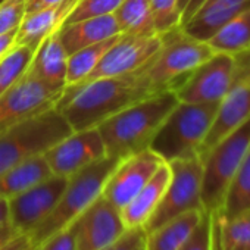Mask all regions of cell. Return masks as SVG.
<instances>
[{
    "label": "cell",
    "instance_id": "obj_5",
    "mask_svg": "<svg viewBox=\"0 0 250 250\" xmlns=\"http://www.w3.org/2000/svg\"><path fill=\"white\" fill-rule=\"evenodd\" d=\"M159 37L162 46L145 68L152 94L175 91L200 63L215 53L206 42L187 36L181 27Z\"/></svg>",
    "mask_w": 250,
    "mask_h": 250
},
{
    "label": "cell",
    "instance_id": "obj_41",
    "mask_svg": "<svg viewBox=\"0 0 250 250\" xmlns=\"http://www.w3.org/2000/svg\"><path fill=\"white\" fill-rule=\"evenodd\" d=\"M9 224V206L8 199L0 197V227Z\"/></svg>",
    "mask_w": 250,
    "mask_h": 250
},
{
    "label": "cell",
    "instance_id": "obj_10",
    "mask_svg": "<svg viewBox=\"0 0 250 250\" xmlns=\"http://www.w3.org/2000/svg\"><path fill=\"white\" fill-rule=\"evenodd\" d=\"M65 87L22 75L3 96H0V134L14 125L37 116L56 106Z\"/></svg>",
    "mask_w": 250,
    "mask_h": 250
},
{
    "label": "cell",
    "instance_id": "obj_8",
    "mask_svg": "<svg viewBox=\"0 0 250 250\" xmlns=\"http://www.w3.org/2000/svg\"><path fill=\"white\" fill-rule=\"evenodd\" d=\"M171 178L164 197L145 225L149 232L167 221L190 210L203 209L202 205V159L199 156L168 162Z\"/></svg>",
    "mask_w": 250,
    "mask_h": 250
},
{
    "label": "cell",
    "instance_id": "obj_15",
    "mask_svg": "<svg viewBox=\"0 0 250 250\" xmlns=\"http://www.w3.org/2000/svg\"><path fill=\"white\" fill-rule=\"evenodd\" d=\"M44 158L53 175L69 178L83 168L106 158L104 143L97 128L72 131L50 147Z\"/></svg>",
    "mask_w": 250,
    "mask_h": 250
},
{
    "label": "cell",
    "instance_id": "obj_3",
    "mask_svg": "<svg viewBox=\"0 0 250 250\" xmlns=\"http://www.w3.org/2000/svg\"><path fill=\"white\" fill-rule=\"evenodd\" d=\"M218 103L178 102L153 136L149 149L164 162L199 156Z\"/></svg>",
    "mask_w": 250,
    "mask_h": 250
},
{
    "label": "cell",
    "instance_id": "obj_40",
    "mask_svg": "<svg viewBox=\"0 0 250 250\" xmlns=\"http://www.w3.org/2000/svg\"><path fill=\"white\" fill-rule=\"evenodd\" d=\"M205 2H206V0H190L188 5L186 6V9L183 11V15H181V25H184V24L197 12V9H199Z\"/></svg>",
    "mask_w": 250,
    "mask_h": 250
},
{
    "label": "cell",
    "instance_id": "obj_43",
    "mask_svg": "<svg viewBox=\"0 0 250 250\" xmlns=\"http://www.w3.org/2000/svg\"><path fill=\"white\" fill-rule=\"evenodd\" d=\"M3 2H5V0H0V5H2V3H3Z\"/></svg>",
    "mask_w": 250,
    "mask_h": 250
},
{
    "label": "cell",
    "instance_id": "obj_22",
    "mask_svg": "<svg viewBox=\"0 0 250 250\" xmlns=\"http://www.w3.org/2000/svg\"><path fill=\"white\" fill-rule=\"evenodd\" d=\"M203 213L205 209L190 210L146 232L145 250H180L194 232Z\"/></svg>",
    "mask_w": 250,
    "mask_h": 250
},
{
    "label": "cell",
    "instance_id": "obj_17",
    "mask_svg": "<svg viewBox=\"0 0 250 250\" xmlns=\"http://www.w3.org/2000/svg\"><path fill=\"white\" fill-rule=\"evenodd\" d=\"M247 8L250 0H206L181 28L187 36L208 42L227 21Z\"/></svg>",
    "mask_w": 250,
    "mask_h": 250
},
{
    "label": "cell",
    "instance_id": "obj_34",
    "mask_svg": "<svg viewBox=\"0 0 250 250\" xmlns=\"http://www.w3.org/2000/svg\"><path fill=\"white\" fill-rule=\"evenodd\" d=\"M36 250H77V225L75 221L59 232L50 235Z\"/></svg>",
    "mask_w": 250,
    "mask_h": 250
},
{
    "label": "cell",
    "instance_id": "obj_1",
    "mask_svg": "<svg viewBox=\"0 0 250 250\" xmlns=\"http://www.w3.org/2000/svg\"><path fill=\"white\" fill-rule=\"evenodd\" d=\"M146 65L127 75L99 78L80 87H65L55 109L65 116L72 131L97 128L115 113L153 96L145 77Z\"/></svg>",
    "mask_w": 250,
    "mask_h": 250
},
{
    "label": "cell",
    "instance_id": "obj_39",
    "mask_svg": "<svg viewBox=\"0 0 250 250\" xmlns=\"http://www.w3.org/2000/svg\"><path fill=\"white\" fill-rule=\"evenodd\" d=\"M18 234H22V232H18L11 224L0 227V249H2L5 244H8L12 238H15Z\"/></svg>",
    "mask_w": 250,
    "mask_h": 250
},
{
    "label": "cell",
    "instance_id": "obj_23",
    "mask_svg": "<svg viewBox=\"0 0 250 250\" xmlns=\"http://www.w3.org/2000/svg\"><path fill=\"white\" fill-rule=\"evenodd\" d=\"M50 175L53 174L44 155L25 159L0 174V197L11 199L44 181Z\"/></svg>",
    "mask_w": 250,
    "mask_h": 250
},
{
    "label": "cell",
    "instance_id": "obj_27",
    "mask_svg": "<svg viewBox=\"0 0 250 250\" xmlns=\"http://www.w3.org/2000/svg\"><path fill=\"white\" fill-rule=\"evenodd\" d=\"M250 209V150L247 152L244 161L232 177L221 209H218L222 218L235 216L244 210Z\"/></svg>",
    "mask_w": 250,
    "mask_h": 250
},
{
    "label": "cell",
    "instance_id": "obj_29",
    "mask_svg": "<svg viewBox=\"0 0 250 250\" xmlns=\"http://www.w3.org/2000/svg\"><path fill=\"white\" fill-rule=\"evenodd\" d=\"M36 49L28 46H15L0 59V96H3L17 84L28 68Z\"/></svg>",
    "mask_w": 250,
    "mask_h": 250
},
{
    "label": "cell",
    "instance_id": "obj_11",
    "mask_svg": "<svg viewBox=\"0 0 250 250\" xmlns=\"http://www.w3.org/2000/svg\"><path fill=\"white\" fill-rule=\"evenodd\" d=\"M235 78V56L213 53L174 91L178 102L219 103Z\"/></svg>",
    "mask_w": 250,
    "mask_h": 250
},
{
    "label": "cell",
    "instance_id": "obj_28",
    "mask_svg": "<svg viewBox=\"0 0 250 250\" xmlns=\"http://www.w3.org/2000/svg\"><path fill=\"white\" fill-rule=\"evenodd\" d=\"M119 36L121 34L110 37L104 42L87 46L69 55L68 68H66V85H75L80 84L83 80H85L88 74L94 69V66L99 63L102 56L107 52V49L118 40Z\"/></svg>",
    "mask_w": 250,
    "mask_h": 250
},
{
    "label": "cell",
    "instance_id": "obj_38",
    "mask_svg": "<svg viewBox=\"0 0 250 250\" xmlns=\"http://www.w3.org/2000/svg\"><path fill=\"white\" fill-rule=\"evenodd\" d=\"M18 30V28H17ZM17 30H12L6 34L0 36V59H2L8 52H11L15 47V37H17Z\"/></svg>",
    "mask_w": 250,
    "mask_h": 250
},
{
    "label": "cell",
    "instance_id": "obj_36",
    "mask_svg": "<svg viewBox=\"0 0 250 250\" xmlns=\"http://www.w3.org/2000/svg\"><path fill=\"white\" fill-rule=\"evenodd\" d=\"M0 250H36V246H34L30 234H18L15 238H12Z\"/></svg>",
    "mask_w": 250,
    "mask_h": 250
},
{
    "label": "cell",
    "instance_id": "obj_33",
    "mask_svg": "<svg viewBox=\"0 0 250 250\" xmlns=\"http://www.w3.org/2000/svg\"><path fill=\"white\" fill-rule=\"evenodd\" d=\"M25 17V0H5L0 5V36L17 30Z\"/></svg>",
    "mask_w": 250,
    "mask_h": 250
},
{
    "label": "cell",
    "instance_id": "obj_35",
    "mask_svg": "<svg viewBox=\"0 0 250 250\" xmlns=\"http://www.w3.org/2000/svg\"><path fill=\"white\" fill-rule=\"evenodd\" d=\"M146 232L143 228L127 229L121 238L102 250H145Z\"/></svg>",
    "mask_w": 250,
    "mask_h": 250
},
{
    "label": "cell",
    "instance_id": "obj_4",
    "mask_svg": "<svg viewBox=\"0 0 250 250\" xmlns=\"http://www.w3.org/2000/svg\"><path fill=\"white\" fill-rule=\"evenodd\" d=\"M118 164L119 159L106 156L68 178L66 187L53 212L30 234L36 249L50 235L77 221L83 212L102 196L104 183Z\"/></svg>",
    "mask_w": 250,
    "mask_h": 250
},
{
    "label": "cell",
    "instance_id": "obj_16",
    "mask_svg": "<svg viewBox=\"0 0 250 250\" xmlns=\"http://www.w3.org/2000/svg\"><path fill=\"white\" fill-rule=\"evenodd\" d=\"M77 250H102L127 232L121 210L103 196L94 200L75 221Z\"/></svg>",
    "mask_w": 250,
    "mask_h": 250
},
{
    "label": "cell",
    "instance_id": "obj_25",
    "mask_svg": "<svg viewBox=\"0 0 250 250\" xmlns=\"http://www.w3.org/2000/svg\"><path fill=\"white\" fill-rule=\"evenodd\" d=\"M206 43L215 53L235 55L250 50V8L227 21Z\"/></svg>",
    "mask_w": 250,
    "mask_h": 250
},
{
    "label": "cell",
    "instance_id": "obj_42",
    "mask_svg": "<svg viewBox=\"0 0 250 250\" xmlns=\"http://www.w3.org/2000/svg\"><path fill=\"white\" fill-rule=\"evenodd\" d=\"M188 2H190V0H178V8L181 11V15H183V11L186 9V6L188 5Z\"/></svg>",
    "mask_w": 250,
    "mask_h": 250
},
{
    "label": "cell",
    "instance_id": "obj_14",
    "mask_svg": "<svg viewBox=\"0 0 250 250\" xmlns=\"http://www.w3.org/2000/svg\"><path fill=\"white\" fill-rule=\"evenodd\" d=\"M164 161L150 149L142 150L119 161L107 177L102 196L122 210L147 184Z\"/></svg>",
    "mask_w": 250,
    "mask_h": 250
},
{
    "label": "cell",
    "instance_id": "obj_20",
    "mask_svg": "<svg viewBox=\"0 0 250 250\" xmlns=\"http://www.w3.org/2000/svg\"><path fill=\"white\" fill-rule=\"evenodd\" d=\"M118 34H121V31L113 14L88 18L72 24H62L59 28V40L68 56L80 49L104 42Z\"/></svg>",
    "mask_w": 250,
    "mask_h": 250
},
{
    "label": "cell",
    "instance_id": "obj_44",
    "mask_svg": "<svg viewBox=\"0 0 250 250\" xmlns=\"http://www.w3.org/2000/svg\"><path fill=\"white\" fill-rule=\"evenodd\" d=\"M149 2H150V0H149Z\"/></svg>",
    "mask_w": 250,
    "mask_h": 250
},
{
    "label": "cell",
    "instance_id": "obj_31",
    "mask_svg": "<svg viewBox=\"0 0 250 250\" xmlns=\"http://www.w3.org/2000/svg\"><path fill=\"white\" fill-rule=\"evenodd\" d=\"M122 2L124 0H78L63 24H72L88 18L110 15L119 8Z\"/></svg>",
    "mask_w": 250,
    "mask_h": 250
},
{
    "label": "cell",
    "instance_id": "obj_18",
    "mask_svg": "<svg viewBox=\"0 0 250 250\" xmlns=\"http://www.w3.org/2000/svg\"><path fill=\"white\" fill-rule=\"evenodd\" d=\"M171 178V169L167 162H164L147 184L136 194V197L121 210L124 224L128 229L145 228L156 208L159 206L164 193L168 187Z\"/></svg>",
    "mask_w": 250,
    "mask_h": 250
},
{
    "label": "cell",
    "instance_id": "obj_7",
    "mask_svg": "<svg viewBox=\"0 0 250 250\" xmlns=\"http://www.w3.org/2000/svg\"><path fill=\"white\" fill-rule=\"evenodd\" d=\"M249 150L250 119L202 158V205L206 212L221 209L225 191Z\"/></svg>",
    "mask_w": 250,
    "mask_h": 250
},
{
    "label": "cell",
    "instance_id": "obj_12",
    "mask_svg": "<svg viewBox=\"0 0 250 250\" xmlns=\"http://www.w3.org/2000/svg\"><path fill=\"white\" fill-rule=\"evenodd\" d=\"M161 46L162 42L159 36L142 37L121 34L85 80L66 87H80L99 78L119 77L139 71L159 52Z\"/></svg>",
    "mask_w": 250,
    "mask_h": 250
},
{
    "label": "cell",
    "instance_id": "obj_9",
    "mask_svg": "<svg viewBox=\"0 0 250 250\" xmlns=\"http://www.w3.org/2000/svg\"><path fill=\"white\" fill-rule=\"evenodd\" d=\"M235 78L228 93L218 103L209 131L200 146L202 159L215 145L250 119V50L235 53Z\"/></svg>",
    "mask_w": 250,
    "mask_h": 250
},
{
    "label": "cell",
    "instance_id": "obj_26",
    "mask_svg": "<svg viewBox=\"0 0 250 250\" xmlns=\"http://www.w3.org/2000/svg\"><path fill=\"white\" fill-rule=\"evenodd\" d=\"M121 34L125 36H158L153 25L149 0H124L113 12Z\"/></svg>",
    "mask_w": 250,
    "mask_h": 250
},
{
    "label": "cell",
    "instance_id": "obj_2",
    "mask_svg": "<svg viewBox=\"0 0 250 250\" xmlns=\"http://www.w3.org/2000/svg\"><path fill=\"white\" fill-rule=\"evenodd\" d=\"M178 99L174 91L149 96L97 125L106 156L119 161L149 149V145Z\"/></svg>",
    "mask_w": 250,
    "mask_h": 250
},
{
    "label": "cell",
    "instance_id": "obj_30",
    "mask_svg": "<svg viewBox=\"0 0 250 250\" xmlns=\"http://www.w3.org/2000/svg\"><path fill=\"white\" fill-rule=\"evenodd\" d=\"M150 12L158 36L181 27V11L178 0H150Z\"/></svg>",
    "mask_w": 250,
    "mask_h": 250
},
{
    "label": "cell",
    "instance_id": "obj_32",
    "mask_svg": "<svg viewBox=\"0 0 250 250\" xmlns=\"http://www.w3.org/2000/svg\"><path fill=\"white\" fill-rule=\"evenodd\" d=\"M180 250H215L210 212L205 210L194 232L190 235V238L184 243V246Z\"/></svg>",
    "mask_w": 250,
    "mask_h": 250
},
{
    "label": "cell",
    "instance_id": "obj_37",
    "mask_svg": "<svg viewBox=\"0 0 250 250\" xmlns=\"http://www.w3.org/2000/svg\"><path fill=\"white\" fill-rule=\"evenodd\" d=\"M62 2H65V0H25V15L50 6H56Z\"/></svg>",
    "mask_w": 250,
    "mask_h": 250
},
{
    "label": "cell",
    "instance_id": "obj_24",
    "mask_svg": "<svg viewBox=\"0 0 250 250\" xmlns=\"http://www.w3.org/2000/svg\"><path fill=\"white\" fill-rule=\"evenodd\" d=\"M215 250H250V209L231 218L210 212Z\"/></svg>",
    "mask_w": 250,
    "mask_h": 250
},
{
    "label": "cell",
    "instance_id": "obj_6",
    "mask_svg": "<svg viewBox=\"0 0 250 250\" xmlns=\"http://www.w3.org/2000/svg\"><path fill=\"white\" fill-rule=\"evenodd\" d=\"M71 133V125L55 107L14 125L0 134V174L25 159L44 155Z\"/></svg>",
    "mask_w": 250,
    "mask_h": 250
},
{
    "label": "cell",
    "instance_id": "obj_19",
    "mask_svg": "<svg viewBox=\"0 0 250 250\" xmlns=\"http://www.w3.org/2000/svg\"><path fill=\"white\" fill-rule=\"evenodd\" d=\"M62 27V25H61ZM59 27V28H61ZM59 28L50 33L36 49L24 75L43 80L55 85H66L68 53L59 40Z\"/></svg>",
    "mask_w": 250,
    "mask_h": 250
},
{
    "label": "cell",
    "instance_id": "obj_13",
    "mask_svg": "<svg viewBox=\"0 0 250 250\" xmlns=\"http://www.w3.org/2000/svg\"><path fill=\"white\" fill-rule=\"evenodd\" d=\"M68 178L50 175L34 187L8 199L9 224L22 234H31L56 208Z\"/></svg>",
    "mask_w": 250,
    "mask_h": 250
},
{
    "label": "cell",
    "instance_id": "obj_21",
    "mask_svg": "<svg viewBox=\"0 0 250 250\" xmlns=\"http://www.w3.org/2000/svg\"><path fill=\"white\" fill-rule=\"evenodd\" d=\"M77 2L78 0H65L56 6L27 14L17 30L15 46H28L37 49L50 33L63 24Z\"/></svg>",
    "mask_w": 250,
    "mask_h": 250
}]
</instances>
